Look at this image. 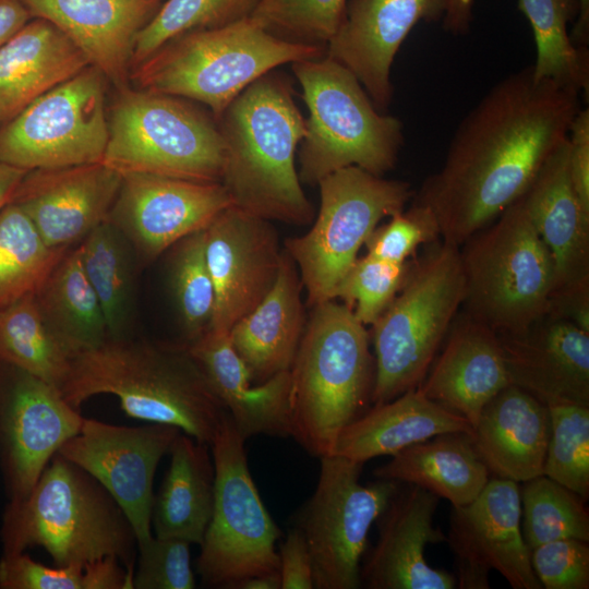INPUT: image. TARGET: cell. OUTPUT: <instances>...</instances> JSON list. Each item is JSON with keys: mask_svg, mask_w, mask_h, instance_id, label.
Returning a JSON list of instances; mask_svg holds the SVG:
<instances>
[{"mask_svg": "<svg viewBox=\"0 0 589 589\" xmlns=\"http://www.w3.org/2000/svg\"><path fill=\"white\" fill-rule=\"evenodd\" d=\"M472 434L468 420L426 397L417 387L373 405L339 434L332 455L364 464L443 433Z\"/></svg>", "mask_w": 589, "mask_h": 589, "instance_id": "cell-31", "label": "cell"}, {"mask_svg": "<svg viewBox=\"0 0 589 589\" xmlns=\"http://www.w3.org/2000/svg\"><path fill=\"white\" fill-rule=\"evenodd\" d=\"M464 432L443 433L412 444L374 469L376 479L414 484L454 507L474 500L490 480V471Z\"/></svg>", "mask_w": 589, "mask_h": 589, "instance_id": "cell-32", "label": "cell"}, {"mask_svg": "<svg viewBox=\"0 0 589 589\" xmlns=\"http://www.w3.org/2000/svg\"><path fill=\"white\" fill-rule=\"evenodd\" d=\"M180 432L168 424L123 426L84 418L80 432L63 443L58 454L109 492L128 517L140 545L153 537L156 468Z\"/></svg>", "mask_w": 589, "mask_h": 589, "instance_id": "cell-15", "label": "cell"}, {"mask_svg": "<svg viewBox=\"0 0 589 589\" xmlns=\"http://www.w3.org/2000/svg\"><path fill=\"white\" fill-rule=\"evenodd\" d=\"M551 432L543 474L589 497V406L560 402L546 405Z\"/></svg>", "mask_w": 589, "mask_h": 589, "instance_id": "cell-43", "label": "cell"}, {"mask_svg": "<svg viewBox=\"0 0 589 589\" xmlns=\"http://www.w3.org/2000/svg\"><path fill=\"white\" fill-rule=\"evenodd\" d=\"M569 175L582 211L589 216V109L581 108L568 133Z\"/></svg>", "mask_w": 589, "mask_h": 589, "instance_id": "cell-50", "label": "cell"}, {"mask_svg": "<svg viewBox=\"0 0 589 589\" xmlns=\"http://www.w3.org/2000/svg\"><path fill=\"white\" fill-rule=\"evenodd\" d=\"M321 459L312 496L296 524L303 534L316 589H358L368 534L401 483L377 479L360 482L362 464L329 455Z\"/></svg>", "mask_w": 589, "mask_h": 589, "instance_id": "cell-13", "label": "cell"}, {"mask_svg": "<svg viewBox=\"0 0 589 589\" xmlns=\"http://www.w3.org/2000/svg\"><path fill=\"white\" fill-rule=\"evenodd\" d=\"M0 363L28 372L60 390L70 358L46 326L35 294L0 309Z\"/></svg>", "mask_w": 589, "mask_h": 589, "instance_id": "cell-37", "label": "cell"}, {"mask_svg": "<svg viewBox=\"0 0 589 589\" xmlns=\"http://www.w3.org/2000/svg\"><path fill=\"white\" fill-rule=\"evenodd\" d=\"M550 432L548 406L509 384L483 407L471 438L490 474L519 483L543 474Z\"/></svg>", "mask_w": 589, "mask_h": 589, "instance_id": "cell-28", "label": "cell"}, {"mask_svg": "<svg viewBox=\"0 0 589 589\" xmlns=\"http://www.w3.org/2000/svg\"><path fill=\"white\" fill-rule=\"evenodd\" d=\"M230 589H281L279 572L261 574L237 581Z\"/></svg>", "mask_w": 589, "mask_h": 589, "instance_id": "cell-55", "label": "cell"}, {"mask_svg": "<svg viewBox=\"0 0 589 589\" xmlns=\"http://www.w3.org/2000/svg\"><path fill=\"white\" fill-rule=\"evenodd\" d=\"M32 19L19 0H0V47Z\"/></svg>", "mask_w": 589, "mask_h": 589, "instance_id": "cell-51", "label": "cell"}, {"mask_svg": "<svg viewBox=\"0 0 589 589\" xmlns=\"http://www.w3.org/2000/svg\"><path fill=\"white\" fill-rule=\"evenodd\" d=\"M278 555L281 589H314L310 552L297 527L287 532Z\"/></svg>", "mask_w": 589, "mask_h": 589, "instance_id": "cell-49", "label": "cell"}, {"mask_svg": "<svg viewBox=\"0 0 589 589\" xmlns=\"http://www.w3.org/2000/svg\"><path fill=\"white\" fill-rule=\"evenodd\" d=\"M309 117L300 143L299 179L309 185L350 166L375 176L392 170L404 145V124L378 111L357 77L323 56L291 63Z\"/></svg>", "mask_w": 589, "mask_h": 589, "instance_id": "cell-7", "label": "cell"}, {"mask_svg": "<svg viewBox=\"0 0 589 589\" xmlns=\"http://www.w3.org/2000/svg\"><path fill=\"white\" fill-rule=\"evenodd\" d=\"M88 65L59 28L32 17L0 47V125Z\"/></svg>", "mask_w": 589, "mask_h": 589, "instance_id": "cell-30", "label": "cell"}, {"mask_svg": "<svg viewBox=\"0 0 589 589\" xmlns=\"http://www.w3.org/2000/svg\"><path fill=\"white\" fill-rule=\"evenodd\" d=\"M369 334L346 304L313 311L290 368V436L310 455L329 456L341 431L371 402L375 363Z\"/></svg>", "mask_w": 589, "mask_h": 589, "instance_id": "cell-4", "label": "cell"}, {"mask_svg": "<svg viewBox=\"0 0 589 589\" xmlns=\"http://www.w3.org/2000/svg\"><path fill=\"white\" fill-rule=\"evenodd\" d=\"M398 489L377 518L378 539L361 567V585L370 589H453L456 577L433 568L426 545L446 541L433 526L438 496L414 484Z\"/></svg>", "mask_w": 589, "mask_h": 589, "instance_id": "cell-22", "label": "cell"}, {"mask_svg": "<svg viewBox=\"0 0 589 589\" xmlns=\"http://www.w3.org/2000/svg\"><path fill=\"white\" fill-rule=\"evenodd\" d=\"M460 589H489L498 572L514 589H541L521 532L518 482L490 478L470 503L453 506L446 537Z\"/></svg>", "mask_w": 589, "mask_h": 589, "instance_id": "cell-17", "label": "cell"}, {"mask_svg": "<svg viewBox=\"0 0 589 589\" xmlns=\"http://www.w3.org/2000/svg\"><path fill=\"white\" fill-rule=\"evenodd\" d=\"M190 544L175 538L152 537L137 545L139 558L132 586L135 589H193Z\"/></svg>", "mask_w": 589, "mask_h": 589, "instance_id": "cell-47", "label": "cell"}, {"mask_svg": "<svg viewBox=\"0 0 589 589\" xmlns=\"http://www.w3.org/2000/svg\"><path fill=\"white\" fill-rule=\"evenodd\" d=\"M59 28L108 80L127 85L136 36L165 0H19Z\"/></svg>", "mask_w": 589, "mask_h": 589, "instance_id": "cell-24", "label": "cell"}, {"mask_svg": "<svg viewBox=\"0 0 589 589\" xmlns=\"http://www.w3.org/2000/svg\"><path fill=\"white\" fill-rule=\"evenodd\" d=\"M244 438L226 411L209 444L215 500L196 570L207 587L279 572L280 529L267 512L248 467Z\"/></svg>", "mask_w": 589, "mask_h": 589, "instance_id": "cell-12", "label": "cell"}, {"mask_svg": "<svg viewBox=\"0 0 589 589\" xmlns=\"http://www.w3.org/2000/svg\"><path fill=\"white\" fill-rule=\"evenodd\" d=\"M1 537L3 554L38 545L56 566L112 556L134 574L137 542L128 517L95 478L58 453L28 495L10 501Z\"/></svg>", "mask_w": 589, "mask_h": 589, "instance_id": "cell-5", "label": "cell"}, {"mask_svg": "<svg viewBox=\"0 0 589 589\" xmlns=\"http://www.w3.org/2000/svg\"><path fill=\"white\" fill-rule=\"evenodd\" d=\"M187 347L244 440L290 436V371L254 385L228 332L207 329Z\"/></svg>", "mask_w": 589, "mask_h": 589, "instance_id": "cell-27", "label": "cell"}, {"mask_svg": "<svg viewBox=\"0 0 589 589\" xmlns=\"http://www.w3.org/2000/svg\"><path fill=\"white\" fill-rule=\"evenodd\" d=\"M79 249L84 272L105 315L108 339L127 338L134 305L133 248L107 219L79 243Z\"/></svg>", "mask_w": 589, "mask_h": 589, "instance_id": "cell-35", "label": "cell"}, {"mask_svg": "<svg viewBox=\"0 0 589 589\" xmlns=\"http://www.w3.org/2000/svg\"><path fill=\"white\" fill-rule=\"evenodd\" d=\"M465 278L459 247L432 245L409 264L406 278L372 324L375 374L371 402H387L423 382L461 308Z\"/></svg>", "mask_w": 589, "mask_h": 589, "instance_id": "cell-8", "label": "cell"}, {"mask_svg": "<svg viewBox=\"0 0 589 589\" xmlns=\"http://www.w3.org/2000/svg\"><path fill=\"white\" fill-rule=\"evenodd\" d=\"M170 249V288L190 344L208 329L214 309V287L205 256V229L184 237Z\"/></svg>", "mask_w": 589, "mask_h": 589, "instance_id": "cell-41", "label": "cell"}, {"mask_svg": "<svg viewBox=\"0 0 589 589\" xmlns=\"http://www.w3.org/2000/svg\"><path fill=\"white\" fill-rule=\"evenodd\" d=\"M224 142L220 183L233 206L269 221L309 225L314 207L294 165L305 119L290 79L269 71L243 89L217 120Z\"/></svg>", "mask_w": 589, "mask_h": 589, "instance_id": "cell-2", "label": "cell"}, {"mask_svg": "<svg viewBox=\"0 0 589 589\" xmlns=\"http://www.w3.org/2000/svg\"><path fill=\"white\" fill-rule=\"evenodd\" d=\"M409 264L365 254L357 259L334 290L360 323L372 325L400 289Z\"/></svg>", "mask_w": 589, "mask_h": 589, "instance_id": "cell-45", "label": "cell"}, {"mask_svg": "<svg viewBox=\"0 0 589 589\" xmlns=\"http://www.w3.org/2000/svg\"><path fill=\"white\" fill-rule=\"evenodd\" d=\"M259 0H165L135 39L133 69L169 39L194 29L223 27L250 17Z\"/></svg>", "mask_w": 589, "mask_h": 589, "instance_id": "cell-42", "label": "cell"}, {"mask_svg": "<svg viewBox=\"0 0 589 589\" xmlns=\"http://www.w3.org/2000/svg\"><path fill=\"white\" fill-rule=\"evenodd\" d=\"M419 388L472 426L483 407L510 384L494 329L466 313L453 322Z\"/></svg>", "mask_w": 589, "mask_h": 589, "instance_id": "cell-25", "label": "cell"}, {"mask_svg": "<svg viewBox=\"0 0 589 589\" xmlns=\"http://www.w3.org/2000/svg\"><path fill=\"white\" fill-rule=\"evenodd\" d=\"M26 172L24 169L0 163V213L11 202Z\"/></svg>", "mask_w": 589, "mask_h": 589, "instance_id": "cell-53", "label": "cell"}, {"mask_svg": "<svg viewBox=\"0 0 589 589\" xmlns=\"http://www.w3.org/2000/svg\"><path fill=\"white\" fill-rule=\"evenodd\" d=\"M459 252L467 315L496 333H517L548 313L555 265L520 197Z\"/></svg>", "mask_w": 589, "mask_h": 589, "instance_id": "cell-9", "label": "cell"}, {"mask_svg": "<svg viewBox=\"0 0 589 589\" xmlns=\"http://www.w3.org/2000/svg\"><path fill=\"white\" fill-rule=\"evenodd\" d=\"M108 80L88 65L0 125V163L26 171L100 163Z\"/></svg>", "mask_w": 589, "mask_h": 589, "instance_id": "cell-14", "label": "cell"}, {"mask_svg": "<svg viewBox=\"0 0 589 589\" xmlns=\"http://www.w3.org/2000/svg\"><path fill=\"white\" fill-rule=\"evenodd\" d=\"M112 556L85 564L49 567L27 554H3L2 589H132L133 576Z\"/></svg>", "mask_w": 589, "mask_h": 589, "instance_id": "cell-40", "label": "cell"}, {"mask_svg": "<svg viewBox=\"0 0 589 589\" xmlns=\"http://www.w3.org/2000/svg\"><path fill=\"white\" fill-rule=\"evenodd\" d=\"M520 200L552 254L553 294L589 288V216L570 181L568 137L548 157Z\"/></svg>", "mask_w": 589, "mask_h": 589, "instance_id": "cell-26", "label": "cell"}, {"mask_svg": "<svg viewBox=\"0 0 589 589\" xmlns=\"http://www.w3.org/2000/svg\"><path fill=\"white\" fill-rule=\"evenodd\" d=\"M283 249L272 221L233 205L205 228V256L214 287L208 329L228 332L273 288Z\"/></svg>", "mask_w": 589, "mask_h": 589, "instance_id": "cell-19", "label": "cell"}, {"mask_svg": "<svg viewBox=\"0 0 589 589\" xmlns=\"http://www.w3.org/2000/svg\"><path fill=\"white\" fill-rule=\"evenodd\" d=\"M441 237L440 227L431 209L412 202L407 211L390 217L376 227L364 245L366 254L392 263H407L419 245L434 242Z\"/></svg>", "mask_w": 589, "mask_h": 589, "instance_id": "cell-46", "label": "cell"}, {"mask_svg": "<svg viewBox=\"0 0 589 589\" xmlns=\"http://www.w3.org/2000/svg\"><path fill=\"white\" fill-rule=\"evenodd\" d=\"M35 299L46 326L70 359L108 339L105 315L84 272L79 244L59 260Z\"/></svg>", "mask_w": 589, "mask_h": 589, "instance_id": "cell-34", "label": "cell"}, {"mask_svg": "<svg viewBox=\"0 0 589 589\" xmlns=\"http://www.w3.org/2000/svg\"><path fill=\"white\" fill-rule=\"evenodd\" d=\"M3 364V363H1ZM0 372V460L10 501L25 498L83 417L44 380L3 364Z\"/></svg>", "mask_w": 589, "mask_h": 589, "instance_id": "cell-16", "label": "cell"}, {"mask_svg": "<svg viewBox=\"0 0 589 589\" xmlns=\"http://www.w3.org/2000/svg\"><path fill=\"white\" fill-rule=\"evenodd\" d=\"M67 251L47 245L27 215L9 203L0 213V309L35 294Z\"/></svg>", "mask_w": 589, "mask_h": 589, "instance_id": "cell-38", "label": "cell"}, {"mask_svg": "<svg viewBox=\"0 0 589 589\" xmlns=\"http://www.w3.org/2000/svg\"><path fill=\"white\" fill-rule=\"evenodd\" d=\"M510 384L545 405L589 406V332L544 314L517 333H496Z\"/></svg>", "mask_w": 589, "mask_h": 589, "instance_id": "cell-23", "label": "cell"}, {"mask_svg": "<svg viewBox=\"0 0 589 589\" xmlns=\"http://www.w3.org/2000/svg\"><path fill=\"white\" fill-rule=\"evenodd\" d=\"M108 131L101 163L121 175L220 182L224 142L217 121L184 98L125 86L112 105Z\"/></svg>", "mask_w": 589, "mask_h": 589, "instance_id": "cell-10", "label": "cell"}, {"mask_svg": "<svg viewBox=\"0 0 589 589\" xmlns=\"http://www.w3.org/2000/svg\"><path fill=\"white\" fill-rule=\"evenodd\" d=\"M232 205L220 182L151 173H125L108 220L130 242L142 264L184 237L205 229Z\"/></svg>", "mask_w": 589, "mask_h": 589, "instance_id": "cell-18", "label": "cell"}, {"mask_svg": "<svg viewBox=\"0 0 589 589\" xmlns=\"http://www.w3.org/2000/svg\"><path fill=\"white\" fill-rule=\"evenodd\" d=\"M445 0H350L325 56L348 69L375 108L385 112L394 97L395 57L420 22L443 17Z\"/></svg>", "mask_w": 589, "mask_h": 589, "instance_id": "cell-20", "label": "cell"}, {"mask_svg": "<svg viewBox=\"0 0 589 589\" xmlns=\"http://www.w3.org/2000/svg\"><path fill=\"white\" fill-rule=\"evenodd\" d=\"M62 397L76 409L111 394L128 417L173 425L209 445L226 412L185 346L107 339L70 359Z\"/></svg>", "mask_w": 589, "mask_h": 589, "instance_id": "cell-3", "label": "cell"}, {"mask_svg": "<svg viewBox=\"0 0 589 589\" xmlns=\"http://www.w3.org/2000/svg\"><path fill=\"white\" fill-rule=\"evenodd\" d=\"M530 23L537 48L536 80H550L579 94L589 92L587 48L577 47L568 32L578 16L577 0H518Z\"/></svg>", "mask_w": 589, "mask_h": 589, "instance_id": "cell-36", "label": "cell"}, {"mask_svg": "<svg viewBox=\"0 0 589 589\" xmlns=\"http://www.w3.org/2000/svg\"><path fill=\"white\" fill-rule=\"evenodd\" d=\"M578 16L574 23L570 38L577 47L587 48L589 40V0H577Z\"/></svg>", "mask_w": 589, "mask_h": 589, "instance_id": "cell-54", "label": "cell"}, {"mask_svg": "<svg viewBox=\"0 0 589 589\" xmlns=\"http://www.w3.org/2000/svg\"><path fill=\"white\" fill-rule=\"evenodd\" d=\"M521 532L531 551L560 540L589 542V513L580 495L541 474L519 486Z\"/></svg>", "mask_w": 589, "mask_h": 589, "instance_id": "cell-39", "label": "cell"}, {"mask_svg": "<svg viewBox=\"0 0 589 589\" xmlns=\"http://www.w3.org/2000/svg\"><path fill=\"white\" fill-rule=\"evenodd\" d=\"M580 94L532 67L495 83L455 130L445 159L413 202L431 209L442 240L460 247L528 189L568 137Z\"/></svg>", "mask_w": 589, "mask_h": 589, "instance_id": "cell-1", "label": "cell"}, {"mask_svg": "<svg viewBox=\"0 0 589 589\" xmlns=\"http://www.w3.org/2000/svg\"><path fill=\"white\" fill-rule=\"evenodd\" d=\"M325 47L280 39L251 17L182 33L133 68L140 89L199 101L216 121L251 83L286 63L317 59Z\"/></svg>", "mask_w": 589, "mask_h": 589, "instance_id": "cell-6", "label": "cell"}, {"mask_svg": "<svg viewBox=\"0 0 589 589\" xmlns=\"http://www.w3.org/2000/svg\"><path fill=\"white\" fill-rule=\"evenodd\" d=\"M530 560L542 588H589L588 541L560 539L545 542L530 551Z\"/></svg>", "mask_w": 589, "mask_h": 589, "instance_id": "cell-48", "label": "cell"}, {"mask_svg": "<svg viewBox=\"0 0 589 589\" xmlns=\"http://www.w3.org/2000/svg\"><path fill=\"white\" fill-rule=\"evenodd\" d=\"M473 0H445L443 27L453 35L469 32L472 22Z\"/></svg>", "mask_w": 589, "mask_h": 589, "instance_id": "cell-52", "label": "cell"}, {"mask_svg": "<svg viewBox=\"0 0 589 589\" xmlns=\"http://www.w3.org/2000/svg\"><path fill=\"white\" fill-rule=\"evenodd\" d=\"M122 175L100 163L29 170L10 203L32 220L47 245L69 250L108 219Z\"/></svg>", "mask_w": 589, "mask_h": 589, "instance_id": "cell-21", "label": "cell"}, {"mask_svg": "<svg viewBox=\"0 0 589 589\" xmlns=\"http://www.w3.org/2000/svg\"><path fill=\"white\" fill-rule=\"evenodd\" d=\"M302 290L298 267L283 249L273 288L229 330L254 385L290 370L306 324Z\"/></svg>", "mask_w": 589, "mask_h": 589, "instance_id": "cell-29", "label": "cell"}, {"mask_svg": "<svg viewBox=\"0 0 589 589\" xmlns=\"http://www.w3.org/2000/svg\"><path fill=\"white\" fill-rule=\"evenodd\" d=\"M320 209L311 229L285 241L310 306L334 299V290L360 248L384 217L404 211L413 196L409 183L350 166L318 183Z\"/></svg>", "mask_w": 589, "mask_h": 589, "instance_id": "cell-11", "label": "cell"}, {"mask_svg": "<svg viewBox=\"0 0 589 589\" xmlns=\"http://www.w3.org/2000/svg\"><path fill=\"white\" fill-rule=\"evenodd\" d=\"M208 447L185 433L175 438L170 466L154 496L155 537L203 542L215 500V468Z\"/></svg>", "mask_w": 589, "mask_h": 589, "instance_id": "cell-33", "label": "cell"}, {"mask_svg": "<svg viewBox=\"0 0 589 589\" xmlns=\"http://www.w3.org/2000/svg\"><path fill=\"white\" fill-rule=\"evenodd\" d=\"M346 5V0H259L250 17L280 39L326 47Z\"/></svg>", "mask_w": 589, "mask_h": 589, "instance_id": "cell-44", "label": "cell"}]
</instances>
